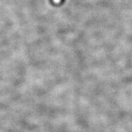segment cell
Listing matches in <instances>:
<instances>
[{
  "mask_svg": "<svg viewBox=\"0 0 132 132\" xmlns=\"http://www.w3.org/2000/svg\"><path fill=\"white\" fill-rule=\"evenodd\" d=\"M53 1H54V3H58L60 2L61 0H53Z\"/></svg>",
  "mask_w": 132,
  "mask_h": 132,
  "instance_id": "1",
  "label": "cell"
}]
</instances>
